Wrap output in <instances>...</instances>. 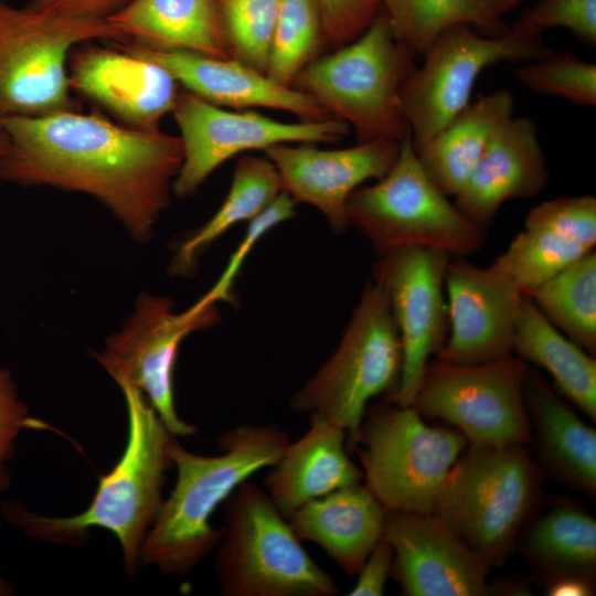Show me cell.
I'll list each match as a JSON object with an SVG mask.
<instances>
[{
	"instance_id": "37",
	"label": "cell",
	"mask_w": 596,
	"mask_h": 596,
	"mask_svg": "<svg viewBox=\"0 0 596 596\" xmlns=\"http://www.w3.org/2000/svg\"><path fill=\"white\" fill-rule=\"evenodd\" d=\"M295 204L296 202L281 191L263 211L248 221L244 237L210 289L219 302L231 300L232 286L244 260L265 234L295 215Z\"/></svg>"
},
{
	"instance_id": "2",
	"label": "cell",
	"mask_w": 596,
	"mask_h": 596,
	"mask_svg": "<svg viewBox=\"0 0 596 596\" xmlns=\"http://www.w3.org/2000/svg\"><path fill=\"white\" fill-rule=\"evenodd\" d=\"M119 387L127 408V443L114 468L99 477L91 504L73 517L52 518L30 512L21 502L4 501L1 514L29 536L53 543H84L91 528L108 530L120 544L127 574L132 575L163 503L166 473L173 467L170 449L177 436L140 390L128 384Z\"/></svg>"
},
{
	"instance_id": "3",
	"label": "cell",
	"mask_w": 596,
	"mask_h": 596,
	"mask_svg": "<svg viewBox=\"0 0 596 596\" xmlns=\"http://www.w3.org/2000/svg\"><path fill=\"white\" fill-rule=\"evenodd\" d=\"M289 443L280 427L251 423L221 434L216 456L196 455L175 440L170 455L177 481L146 536L139 565L174 575L194 568L221 539L222 528L211 524L216 508L251 476L274 466Z\"/></svg>"
},
{
	"instance_id": "38",
	"label": "cell",
	"mask_w": 596,
	"mask_h": 596,
	"mask_svg": "<svg viewBox=\"0 0 596 596\" xmlns=\"http://www.w3.org/2000/svg\"><path fill=\"white\" fill-rule=\"evenodd\" d=\"M24 428H47L29 415L24 403L18 400L17 387L8 369H0V491L10 487L8 461L15 451V439Z\"/></svg>"
},
{
	"instance_id": "43",
	"label": "cell",
	"mask_w": 596,
	"mask_h": 596,
	"mask_svg": "<svg viewBox=\"0 0 596 596\" xmlns=\"http://www.w3.org/2000/svg\"><path fill=\"white\" fill-rule=\"evenodd\" d=\"M491 11L497 15L501 17L509 10L515 8L523 0H485Z\"/></svg>"
},
{
	"instance_id": "40",
	"label": "cell",
	"mask_w": 596,
	"mask_h": 596,
	"mask_svg": "<svg viewBox=\"0 0 596 596\" xmlns=\"http://www.w3.org/2000/svg\"><path fill=\"white\" fill-rule=\"evenodd\" d=\"M393 556V546L382 534L358 572L356 583L348 595H383L387 577L391 575Z\"/></svg>"
},
{
	"instance_id": "12",
	"label": "cell",
	"mask_w": 596,
	"mask_h": 596,
	"mask_svg": "<svg viewBox=\"0 0 596 596\" xmlns=\"http://www.w3.org/2000/svg\"><path fill=\"white\" fill-rule=\"evenodd\" d=\"M529 365L511 354L479 363L430 360L412 406L458 429L468 443L528 445L532 428L524 401Z\"/></svg>"
},
{
	"instance_id": "16",
	"label": "cell",
	"mask_w": 596,
	"mask_h": 596,
	"mask_svg": "<svg viewBox=\"0 0 596 596\" xmlns=\"http://www.w3.org/2000/svg\"><path fill=\"white\" fill-rule=\"evenodd\" d=\"M448 336L436 359L479 364L512 353L523 291L496 260L488 267L450 259L445 277Z\"/></svg>"
},
{
	"instance_id": "33",
	"label": "cell",
	"mask_w": 596,
	"mask_h": 596,
	"mask_svg": "<svg viewBox=\"0 0 596 596\" xmlns=\"http://www.w3.org/2000/svg\"><path fill=\"white\" fill-rule=\"evenodd\" d=\"M323 38L318 0H281L266 75L292 87L299 72L318 57Z\"/></svg>"
},
{
	"instance_id": "29",
	"label": "cell",
	"mask_w": 596,
	"mask_h": 596,
	"mask_svg": "<svg viewBox=\"0 0 596 596\" xmlns=\"http://www.w3.org/2000/svg\"><path fill=\"white\" fill-rule=\"evenodd\" d=\"M595 244L573 223L534 206L524 220V228L496 258L528 292L571 263L594 251Z\"/></svg>"
},
{
	"instance_id": "18",
	"label": "cell",
	"mask_w": 596,
	"mask_h": 596,
	"mask_svg": "<svg viewBox=\"0 0 596 596\" xmlns=\"http://www.w3.org/2000/svg\"><path fill=\"white\" fill-rule=\"evenodd\" d=\"M396 140H372L342 149L316 143H279L264 150L275 166L281 191L296 203L316 207L336 233L350 225L347 203L369 180L382 178L400 150Z\"/></svg>"
},
{
	"instance_id": "5",
	"label": "cell",
	"mask_w": 596,
	"mask_h": 596,
	"mask_svg": "<svg viewBox=\"0 0 596 596\" xmlns=\"http://www.w3.org/2000/svg\"><path fill=\"white\" fill-rule=\"evenodd\" d=\"M414 56L381 9L360 36L305 66L292 87L353 128L358 142L401 141L409 127L398 96L416 68Z\"/></svg>"
},
{
	"instance_id": "44",
	"label": "cell",
	"mask_w": 596,
	"mask_h": 596,
	"mask_svg": "<svg viewBox=\"0 0 596 596\" xmlns=\"http://www.w3.org/2000/svg\"><path fill=\"white\" fill-rule=\"evenodd\" d=\"M8 146H9L8 134L3 126L2 118L0 117V173H1V168H2L4 157L8 151Z\"/></svg>"
},
{
	"instance_id": "13",
	"label": "cell",
	"mask_w": 596,
	"mask_h": 596,
	"mask_svg": "<svg viewBox=\"0 0 596 596\" xmlns=\"http://www.w3.org/2000/svg\"><path fill=\"white\" fill-rule=\"evenodd\" d=\"M216 304L207 291L177 312L170 299L145 294L127 324L96 354L118 385L128 384L142 392L175 436L196 433V427L181 419L175 409L173 373L179 347L190 333L216 322Z\"/></svg>"
},
{
	"instance_id": "31",
	"label": "cell",
	"mask_w": 596,
	"mask_h": 596,
	"mask_svg": "<svg viewBox=\"0 0 596 596\" xmlns=\"http://www.w3.org/2000/svg\"><path fill=\"white\" fill-rule=\"evenodd\" d=\"M573 342L596 353V253L592 251L524 292Z\"/></svg>"
},
{
	"instance_id": "10",
	"label": "cell",
	"mask_w": 596,
	"mask_h": 596,
	"mask_svg": "<svg viewBox=\"0 0 596 596\" xmlns=\"http://www.w3.org/2000/svg\"><path fill=\"white\" fill-rule=\"evenodd\" d=\"M467 441L456 428L428 426L413 406L389 402L366 408L354 448L364 485L386 511L433 513Z\"/></svg>"
},
{
	"instance_id": "15",
	"label": "cell",
	"mask_w": 596,
	"mask_h": 596,
	"mask_svg": "<svg viewBox=\"0 0 596 596\" xmlns=\"http://www.w3.org/2000/svg\"><path fill=\"white\" fill-rule=\"evenodd\" d=\"M451 256L437 248L406 246L381 255L374 280L383 288L402 344V371L389 402L412 406L422 376L448 336L445 288Z\"/></svg>"
},
{
	"instance_id": "7",
	"label": "cell",
	"mask_w": 596,
	"mask_h": 596,
	"mask_svg": "<svg viewBox=\"0 0 596 596\" xmlns=\"http://www.w3.org/2000/svg\"><path fill=\"white\" fill-rule=\"evenodd\" d=\"M449 198L424 169L407 135L390 170L349 198V225L363 234L380 255L400 247L423 246L466 257L485 245L487 231Z\"/></svg>"
},
{
	"instance_id": "1",
	"label": "cell",
	"mask_w": 596,
	"mask_h": 596,
	"mask_svg": "<svg viewBox=\"0 0 596 596\" xmlns=\"http://www.w3.org/2000/svg\"><path fill=\"white\" fill-rule=\"evenodd\" d=\"M2 123L9 146L0 180L89 194L137 238L152 234L182 163L179 136L76 109Z\"/></svg>"
},
{
	"instance_id": "26",
	"label": "cell",
	"mask_w": 596,
	"mask_h": 596,
	"mask_svg": "<svg viewBox=\"0 0 596 596\" xmlns=\"http://www.w3.org/2000/svg\"><path fill=\"white\" fill-rule=\"evenodd\" d=\"M106 20L145 47L230 57L214 0H132Z\"/></svg>"
},
{
	"instance_id": "19",
	"label": "cell",
	"mask_w": 596,
	"mask_h": 596,
	"mask_svg": "<svg viewBox=\"0 0 596 596\" xmlns=\"http://www.w3.org/2000/svg\"><path fill=\"white\" fill-rule=\"evenodd\" d=\"M117 47H75L68 58L71 88L127 126L158 129L175 105L180 84L158 63Z\"/></svg>"
},
{
	"instance_id": "21",
	"label": "cell",
	"mask_w": 596,
	"mask_h": 596,
	"mask_svg": "<svg viewBox=\"0 0 596 596\" xmlns=\"http://www.w3.org/2000/svg\"><path fill=\"white\" fill-rule=\"evenodd\" d=\"M547 180L536 124L528 117H512L481 156L454 202L469 220L487 230L507 201L538 195Z\"/></svg>"
},
{
	"instance_id": "8",
	"label": "cell",
	"mask_w": 596,
	"mask_h": 596,
	"mask_svg": "<svg viewBox=\"0 0 596 596\" xmlns=\"http://www.w3.org/2000/svg\"><path fill=\"white\" fill-rule=\"evenodd\" d=\"M402 359L386 295L373 279L365 285L337 349L294 394L290 407L334 423L347 433L348 449H353L369 402L397 386Z\"/></svg>"
},
{
	"instance_id": "28",
	"label": "cell",
	"mask_w": 596,
	"mask_h": 596,
	"mask_svg": "<svg viewBox=\"0 0 596 596\" xmlns=\"http://www.w3.org/2000/svg\"><path fill=\"white\" fill-rule=\"evenodd\" d=\"M512 353L549 372L558 392L596 422V359L561 332L523 294Z\"/></svg>"
},
{
	"instance_id": "27",
	"label": "cell",
	"mask_w": 596,
	"mask_h": 596,
	"mask_svg": "<svg viewBox=\"0 0 596 596\" xmlns=\"http://www.w3.org/2000/svg\"><path fill=\"white\" fill-rule=\"evenodd\" d=\"M515 546L543 584L563 577L595 581L596 520L577 504L557 502L534 515Z\"/></svg>"
},
{
	"instance_id": "41",
	"label": "cell",
	"mask_w": 596,
	"mask_h": 596,
	"mask_svg": "<svg viewBox=\"0 0 596 596\" xmlns=\"http://www.w3.org/2000/svg\"><path fill=\"white\" fill-rule=\"evenodd\" d=\"M132 0H30L28 7L77 18L106 20L127 7Z\"/></svg>"
},
{
	"instance_id": "9",
	"label": "cell",
	"mask_w": 596,
	"mask_h": 596,
	"mask_svg": "<svg viewBox=\"0 0 596 596\" xmlns=\"http://www.w3.org/2000/svg\"><path fill=\"white\" fill-rule=\"evenodd\" d=\"M92 40L125 38L107 20L17 8L0 0V117L74 110L68 58Z\"/></svg>"
},
{
	"instance_id": "30",
	"label": "cell",
	"mask_w": 596,
	"mask_h": 596,
	"mask_svg": "<svg viewBox=\"0 0 596 596\" xmlns=\"http://www.w3.org/2000/svg\"><path fill=\"white\" fill-rule=\"evenodd\" d=\"M280 192L277 170L266 156L241 157L224 201L212 217L179 246L171 263L172 272L189 273L203 249L235 224L252 220Z\"/></svg>"
},
{
	"instance_id": "32",
	"label": "cell",
	"mask_w": 596,
	"mask_h": 596,
	"mask_svg": "<svg viewBox=\"0 0 596 596\" xmlns=\"http://www.w3.org/2000/svg\"><path fill=\"white\" fill-rule=\"evenodd\" d=\"M392 31L414 55H423L447 29L469 25L498 35L505 26L485 0H382Z\"/></svg>"
},
{
	"instance_id": "22",
	"label": "cell",
	"mask_w": 596,
	"mask_h": 596,
	"mask_svg": "<svg viewBox=\"0 0 596 596\" xmlns=\"http://www.w3.org/2000/svg\"><path fill=\"white\" fill-rule=\"evenodd\" d=\"M309 419L307 432L290 440L264 480V489L286 518L307 502L363 479L348 456L347 433L321 415Z\"/></svg>"
},
{
	"instance_id": "17",
	"label": "cell",
	"mask_w": 596,
	"mask_h": 596,
	"mask_svg": "<svg viewBox=\"0 0 596 596\" xmlns=\"http://www.w3.org/2000/svg\"><path fill=\"white\" fill-rule=\"evenodd\" d=\"M391 575L406 596H485L489 567L433 513L386 511Z\"/></svg>"
},
{
	"instance_id": "36",
	"label": "cell",
	"mask_w": 596,
	"mask_h": 596,
	"mask_svg": "<svg viewBox=\"0 0 596 596\" xmlns=\"http://www.w3.org/2000/svg\"><path fill=\"white\" fill-rule=\"evenodd\" d=\"M512 26L532 34H541L547 28H565L581 42L595 46L596 0H542Z\"/></svg>"
},
{
	"instance_id": "45",
	"label": "cell",
	"mask_w": 596,
	"mask_h": 596,
	"mask_svg": "<svg viewBox=\"0 0 596 596\" xmlns=\"http://www.w3.org/2000/svg\"><path fill=\"white\" fill-rule=\"evenodd\" d=\"M14 594V588L0 575V596Z\"/></svg>"
},
{
	"instance_id": "34",
	"label": "cell",
	"mask_w": 596,
	"mask_h": 596,
	"mask_svg": "<svg viewBox=\"0 0 596 596\" xmlns=\"http://www.w3.org/2000/svg\"><path fill=\"white\" fill-rule=\"evenodd\" d=\"M228 56L266 74L281 0H214Z\"/></svg>"
},
{
	"instance_id": "42",
	"label": "cell",
	"mask_w": 596,
	"mask_h": 596,
	"mask_svg": "<svg viewBox=\"0 0 596 596\" xmlns=\"http://www.w3.org/2000/svg\"><path fill=\"white\" fill-rule=\"evenodd\" d=\"M545 585L549 596H590L595 594V581L581 577H563Z\"/></svg>"
},
{
	"instance_id": "46",
	"label": "cell",
	"mask_w": 596,
	"mask_h": 596,
	"mask_svg": "<svg viewBox=\"0 0 596 596\" xmlns=\"http://www.w3.org/2000/svg\"><path fill=\"white\" fill-rule=\"evenodd\" d=\"M373 1H375V2H377V3H381L382 0H373Z\"/></svg>"
},
{
	"instance_id": "39",
	"label": "cell",
	"mask_w": 596,
	"mask_h": 596,
	"mask_svg": "<svg viewBox=\"0 0 596 596\" xmlns=\"http://www.w3.org/2000/svg\"><path fill=\"white\" fill-rule=\"evenodd\" d=\"M324 38L343 45L360 36L373 21L380 4L373 0H318Z\"/></svg>"
},
{
	"instance_id": "20",
	"label": "cell",
	"mask_w": 596,
	"mask_h": 596,
	"mask_svg": "<svg viewBox=\"0 0 596 596\" xmlns=\"http://www.w3.org/2000/svg\"><path fill=\"white\" fill-rule=\"evenodd\" d=\"M117 45L158 63L182 88L214 105L237 109L270 108L290 113L300 120L330 118L310 96L280 85L265 73L231 57L155 50L129 40L119 41Z\"/></svg>"
},
{
	"instance_id": "6",
	"label": "cell",
	"mask_w": 596,
	"mask_h": 596,
	"mask_svg": "<svg viewBox=\"0 0 596 596\" xmlns=\"http://www.w3.org/2000/svg\"><path fill=\"white\" fill-rule=\"evenodd\" d=\"M215 572L224 596H333L334 578L308 554L267 491L248 480L223 502Z\"/></svg>"
},
{
	"instance_id": "11",
	"label": "cell",
	"mask_w": 596,
	"mask_h": 596,
	"mask_svg": "<svg viewBox=\"0 0 596 596\" xmlns=\"http://www.w3.org/2000/svg\"><path fill=\"white\" fill-rule=\"evenodd\" d=\"M541 34L514 26L487 35L469 25L444 31L426 50L424 63L404 82L398 96L414 149L423 146L470 103L481 72L501 62L525 63L551 55Z\"/></svg>"
},
{
	"instance_id": "35",
	"label": "cell",
	"mask_w": 596,
	"mask_h": 596,
	"mask_svg": "<svg viewBox=\"0 0 596 596\" xmlns=\"http://www.w3.org/2000/svg\"><path fill=\"white\" fill-rule=\"evenodd\" d=\"M515 77L536 93L583 106L596 104V65L567 52H553L544 58L522 63Z\"/></svg>"
},
{
	"instance_id": "23",
	"label": "cell",
	"mask_w": 596,
	"mask_h": 596,
	"mask_svg": "<svg viewBox=\"0 0 596 596\" xmlns=\"http://www.w3.org/2000/svg\"><path fill=\"white\" fill-rule=\"evenodd\" d=\"M524 401L545 475L590 498L596 497V430L587 425L535 371L528 370Z\"/></svg>"
},
{
	"instance_id": "25",
	"label": "cell",
	"mask_w": 596,
	"mask_h": 596,
	"mask_svg": "<svg viewBox=\"0 0 596 596\" xmlns=\"http://www.w3.org/2000/svg\"><path fill=\"white\" fill-rule=\"evenodd\" d=\"M514 105L507 89L482 95L415 149L424 169L446 194L455 196L459 192L489 145L513 117Z\"/></svg>"
},
{
	"instance_id": "14",
	"label": "cell",
	"mask_w": 596,
	"mask_h": 596,
	"mask_svg": "<svg viewBox=\"0 0 596 596\" xmlns=\"http://www.w3.org/2000/svg\"><path fill=\"white\" fill-rule=\"evenodd\" d=\"M180 131L183 158L172 183L190 195L226 160L279 143H331L350 132L337 118L285 123L258 111L230 110L181 88L171 111Z\"/></svg>"
},
{
	"instance_id": "4",
	"label": "cell",
	"mask_w": 596,
	"mask_h": 596,
	"mask_svg": "<svg viewBox=\"0 0 596 596\" xmlns=\"http://www.w3.org/2000/svg\"><path fill=\"white\" fill-rule=\"evenodd\" d=\"M544 477L526 445L468 443L433 514L489 568L501 566L539 510Z\"/></svg>"
},
{
	"instance_id": "24",
	"label": "cell",
	"mask_w": 596,
	"mask_h": 596,
	"mask_svg": "<svg viewBox=\"0 0 596 596\" xmlns=\"http://www.w3.org/2000/svg\"><path fill=\"white\" fill-rule=\"evenodd\" d=\"M385 508L355 483L311 500L287 520L301 541L319 545L349 576L360 571L383 533Z\"/></svg>"
}]
</instances>
